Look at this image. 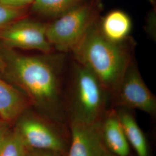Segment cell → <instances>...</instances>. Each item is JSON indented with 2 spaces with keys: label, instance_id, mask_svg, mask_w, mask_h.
<instances>
[{
  "label": "cell",
  "instance_id": "cell-8",
  "mask_svg": "<svg viewBox=\"0 0 156 156\" xmlns=\"http://www.w3.org/2000/svg\"><path fill=\"white\" fill-rule=\"evenodd\" d=\"M69 142L66 156H102L105 150L99 122H69Z\"/></svg>",
  "mask_w": 156,
  "mask_h": 156
},
{
  "label": "cell",
  "instance_id": "cell-20",
  "mask_svg": "<svg viewBox=\"0 0 156 156\" xmlns=\"http://www.w3.org/2000/svg\"><path fill=\"white\" fill-rule=\"evenodd\" d=\"M102 156H116L115 155H114L113 154H112L111 152H109V151H108L106 149H105V150L104 152V154Z\"/></svg>",
  "mask_w": 156,
  "mask_h": 156
},
{
  "label": "cell",
  "instance_id": "cell-1",
  "mask_svg": "<svg viewBox=\"0 0 156 156\" xmlns=\"http://www.w3.org/2000/svg\"><path fill=\"white\" fill-rule=\"evenodd\" d=\"M24 56L4 50L0 57L5 70L23 90L31 104L48 113L62 127L69 129L64 100L68 54Z\"/></svg>",
  "mask_w": 156,
  "mask_h": 156
},
{
  "label": "cell",
  "instance_id": "cell-7",
  "mask_svg": "<svg viewBox=\"0 0 156 156\" xmlns=\"http://www.w3.org/2000/svg\"><path fill=\"white\" fill-rule=\"evenodd\" d=\"M48 24L30 19H20L0 30V41L6 49L39 51L49 54L54 49L46 37Z\"/></svg>",
  "mask_w": 156,
  "mask_h": 156
},
{
  "label": "cell",
  "instance_id": "cell-11",
  "mask_svg": "<svg viewBox=\"0 0 156 156\" xmlns=\"http://www.w3.org/2000/svg\"><path fill=\"white\" fill-rule=\"evenodd\" d=\"M98 24L101 32L107 39L120 42L128 39L132 30V21L125 12L113 10L100 18Z\"/></svg>",
  "mask_w": 156,
  "mask_h": 156
},
{
  "label": "cell",
  "instance_id": "cell-21",
  "mask_svg": "<svg viewBox=\"0 0 156 156\" xmlns=\"http://www.w3.org/2000/svg\"><path fill=\"white\" fill-rule=\"evenodd\" d=\"M147 1L151 3V4L153 5L155 4V0H147Z\"/></svg>",
  "mask_w": 156,
  "mask_h": 156
},
{
  "label": "cell",
  "instance_id": "cell-2",
  "mask_svg": "<svg viewBox=\"0 0 156 156\" xmlns=\"http://www.w3.org/2000/svg\"><path fill=\"white\" fill-rule=\"evenodd\" d=\"M98 20L69 55L98 78L109 95L111 102L129 65L135 60L136 43L131 37L120 42L107 39L101 32Z\"/></svg>",
  "mask_w": 156,
  "mask_h": 156
},
{
  "label": "cell",
  "instance_id": "cell-4",
  "mask_svg": "<svg viewBox=\"0 0 156 156\" xmlns=\"http://www.w3.org/2000/svg\"><path fill=\"white\" fill-rule=\"evenodd\" d=\"M100 4L86 0L48 24L46 37L54 50L69 55L99 19Z\"/></svg>",
  "mask_w": 156,
  "mask_h": 156
},
{
  "label": "cell",
  "instance_id": "cell-18",
  "mask_svg": "<svg viewBox=\"0 0 156 156\" xmlns=\"http://www.w3.org/2000/svg\"><path fill=\"white\" fill-rule=\"evenodd\" d=\"M9 124L1 120H0V148L6 135L9 131Z\"/></svg>",
  "mask_w": 156,
  "mask_h": 156
},
{
  "label": "cell",
  "instance_id": "cell-5",
  "mask_svg": "<svg viewBox=\"0 0 156 156\" xmlns=\"http://www.w3.org/2000/svg\"><path fill=\"white\" fill-rule=\"evenodd\" d=\"M16 130L28 149L50 151L67 156L69 130L54 127L34 115L22 117Z\"/></svg>",
  "mask_w": 156,
  "mask_h": 156
},
{
  "label": "cell",
  "instance_id": "cell-3",
  "mask_svg": "<svg viewBox=\"0 0 156 156\" xmlns=\"http://www.w3.org/2000/svg\"><path fill=\"white\" fill-rule=\"evenodd\" d=\"M64 86V100L69 121L100 122L110 102L109 95L100 80L86 67L73 60Z\"/></svg>",
  "mask_w": 156,
  "mask_h": 156
},
{
  "label": "cell",
  "instance_id": "cell-15",
  "mask_svg": "<svg viewBox=\"0 0 156 156\" xmlns=\"http://www.w3.org/2000/svg\"><path fill=\"white\" fill-rule=\"evenodd\" d=\"M23 14L22 8H12L0 3V30L22 19Z\"/></svg>",
  "mask_w": 156,
  "mask_h": 156
},
{
  "label": "cell",
  "instance_id": "cell-6",
  "mask_svg": "<svg viewBox=\"0 0 156 156\" xmlns=\"http://www.w3.org/2000/svg\"><path fill=\"white\" fill-rule=\"evenodd\" d=\"M111 102V107L137 109L156 116V96L145 83L135 60L129 65Z\"/></svg>",
  "mask_w": 156,
  "mask_h": 156
},
{
  "label": "cell",
  "instance_id": "cell-19",
  "mask_svg": "<svg viewBox=\"0 0 156 156\" xmlns=\"http://www.w3.org/2000/svg\"><path fill=\"white\" fill-rule=\"evenodd\" d=\"M6 65L5 62L0 57V71L4 72L5 70Z\"/></svg>",
  "mask_w": 156,
  "mask_h": 156
},
{
  "label": "cell",
  "instance_id": "cell-10",
  "mask_svg": "<svg viewBox=\"0 0 156 156\" xmlns=\"http://www.w3.org/2000/svg\"><path fill=\"white\" fill-rule=\"evenodd\" d=\"M31 102L26 95L0 78V118L9 123L20 117Z\"/></svg>",
  "mask_w": 156,
  "mask_h": 156
},
{
  "label": "cell",
  "instance_id": "cell-17",
  "mask_svg": "<svg viewBox=\"0 0 156 156\" xmlns=\"http://www.w3.org/2000/svg\"><path fill=\"white\" fill-rule=\"evenodd\" d=\"M27 156H63L55 152L28 149Z\"/></svg>",
  "mask_w": 156,
  "mask_h": 156
},
{
  "label": "cell",
  "instance_id": "cell-13",
  "mask_svg": "<svg viewBox=\"0 0 156 156\" xmlns=\"http://www.w3.org/2000/svg\"><path fill=\"white\" fill-rule=\"evenodd\" d=\"M86 0H34L33 11L39 16L56 19Z\"/></svg>",
  "mask_w": 156,
  "mask_h": 156
},
{
  "label": "cell",
  "instance_id": "cell-14",
  "mask_svg": "<svg viewBox=\"0 0 156 156\" xmlns=\"http://www.w3.org/2000/svg\"><path fill=\"white\" fill-rule=\"evenodd\" d=\"M28 148L16 129L6 135L0 148V156H27Z\"/></svg>",
  "mask_w": 156,
  "mask_h": 156
},
{
  "label": "cell",
  "instance_id": "cell-12",
  "mask_svg": "<svg viewBox=\"0 0 156 156\" xmlns=\"http://www.w3.org/2000/svg\"><path fill=\"white\" fill-rule=\"evenodd\" d=\"M115 108V107H114ZM118 116L128 144L137 156H150V147L147 138L140 128L131 109L117 107Z\"/></svg>",
  "mask_w": 156,
  "mask_h": 156
},
{
  "label": "cell",
  "instance_id": "cell-16",
  "mask_svg": "<svg viewBox=\"0 0 156 156\" xmlns=\"http://www.w3.org/2000/svg\"><path fill=\"white\" fill-rule=\"evenodd\" d=\"M34 0H0V3L4 5L15 8H22L32 4Z\"/></svg>",
  "mask_w": 156,
  "mask_h": 156
},
{
  "label": "cell",
  "instance_id": "cell-9",
  "mask_svg": "<svg viewBox=\"0 0 156 156\" xmlns=\"http://www.w3.org/2000/svg\"><path fill=\"white\" fill-rule=\"evenodd\" d=\"M101 138L105 148L116 156H129L130 146L114 107L109 108L99 122Z\"/></svg>",
  "mask_w": 156,
  "mask_h": 156
}]
</instances>
